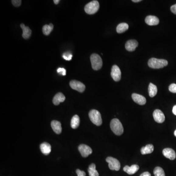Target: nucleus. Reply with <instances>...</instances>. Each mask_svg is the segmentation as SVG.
Here are the masks:
<instances>
[{
    "label": "nucleus",
    "instance_id": "obj_1",
    "mask_svg": "<svg viewBox=\"0 0 176 176\" xmlns=\"http://www.w3.org/2000/svg\"><path fill=\"white\" fill-rule=\"evenodd\" d=\"M148 65L149 67L152 69H160L167 66L168 61L164 59L152 58L149 60Z\"/></svg>",
    "mask_w": 176,
    "mask_h": 176
},
{
    "label": "nucleus",
    "instance_id": "obj_2",
    "mask_svg": "<svg viewBox=\"0 0 176 176\" xmlns=\"http://www.w3.org/2000/svg\"><path fill=\"white\" fill-rule=\"evenodd\" d=\"M110 127L115 135L120 136L123 134L124 129L121 122L117 119H114L111 121Z\"/></svg>",
    "mask_w": 176,
    "mask_h": 176
},
{
    "label": "nucleus",
    "instance_id": "obj_3",
    "mask_svg": "<svg viewBox=\"0 0 176 176\" xmlns=\"http://www.w3.org/2000/svg\"><path fill=\"white\" fill-rule=\"evenodd\" d=\"M91 67L92 69L95 71L100 70L102 67V60L98 54L96 53L92 54L91 57Z\"/></svg>",
    "mask_w": 176,
    "mask_h": 176
},
{
    "label": "nucleus",
    "instance_id": "obj_4",
    "mask_svg": "<svg viewBox=\"0 0 176 176\" xmlns=\"http://www.w3.org/2000/svg\"><path fill=\"white\" fill-rule=\"evenodd\" d=\"M90 120L96 126H100L102 123L101 114L98 110H92L89 113Z\"/></svg>",
    "mask_w": 176,
    "mask_h": 176
},
{
    "label": "nucleus",
    "instance_id": "obj_5",
    "mask_svg": "<svg viewBox=\"0 0 176 176\" xmlns=\"http://www.w3.org/2000/svg\"><path fill=\"white\" fill-rule=\"evenodd\" d=\"M99 9V4L98 1H92L85 6V11L88 14H94L98 12Z\"/></svg>",
    "mask_w": 176,
    "mask_h": 176
},
{
    "label": "nucleus",
    "instance_id": "obj_6",
    "mask_svg": "<svg viewBox=\"0 0 176 176\" xmlns=\"http://www.w3.org/2000/svg\"><path fill=\"white\" fill-rule=\"evenodd\" d=\"M106 161L109 164V167L111 170L119 171L120 169V162L117 159L111 157H107Z\"/></svg>",
    "mask_w": 176,
    "mask_h": 176
},
{
    "label": "nucleus",
    "instance_id": "obj_7",
    "mask_svg": "<svg viewBox=\"0 0 176 176\" xmlns=\"http://www.w3.org/2000/svg\"><path fill=\"white\" fill-rule=\"evenodd\" d=\"M70 85L72 89L80 92H83L86 88L83 83L77 80H71L70 82Z\"/></svg>",
    "mask_w": 176,
    "mask_h": 176
},
{
    "label": "nucleus",
    "instance_id": "obj_8",
    "mask_svg": "<svg viewBox=\"0 0 176 176\" xmlns=\"http://www.w3.org/2000/svg\"><path fill=\"white\" fill-rule=\"evenodd\" d=\"M78 150L83 157H86L89 156L92 152L91 148L85 144H80L78 147Z\"/></svg>",
    "mask_w": 176,
    "mask_h": 176
},
{
    "label": "nucleus",
    "instance_id": "obj_9",
    "mask_svg": "<svg viewBox=\"0 0 176 176\" xmlns=\"http://www.w3.org/2000/svg\"><path fill=\"white\" fill-rule=\"evenodd\" d=\"M111 75L115 81H119L121 79V71L117 65H114L112 67Z\"/></svg>",
    "mask_w": 176,
    "mask_h": 176
},
{
    "label": "nucleus",
    "instance_id": "obj_10",
    "mask_svg": "<svg viewBox=\"0 0 176 176\" xmlns=\"http://www.w3.org/2000/svg\"><path fill=\"white\" fill-rule=\"evenodd\" d=\"M153 116L154 120L157 123H162L165 120L164 115L161 110H159V109L155 110L153 112Z\"/></svg>",
    "mask_w": 176,
    "mask_h": 176
},
{
    "label": "nucleus",
    "instance_id": "obj_11",
    "mask_svg": "<svg viewBox=\"0 0 176 176\" xmlns=\"http://www.w3.org/2000/svg\"><path fill=\"white\" fill-rule=\"evenodd\" d=\"M162 154L164 156L170 160H174L176 159V155L175 151L172 149L167 148L164 149Z\"/></svg>",
    "mask_w": 176,
    "mask_h": 176
},
{
    "label": "nucleus",
    "instance_id": "obj_12",
    "mask_svg": "<svg viewBox=\"0 0 176 176\" xmlns=\"http://www.w3.org/2000/svg\"><path fill=\"white\" fill-rule=\"evenodd\" d=\"M132 98L135 102L140 105H143L146 102V99L145 97L139 94L134 93L132 95Z\"/></svg>",
    "mask_w": 176,
    "mask_h": 176
},
{
    "label": "nucleus",
    "instance_id": "obj_13",
    "mask_svg": "<svg viewBox=\"0 0 176 176\" xmlns=\"http://www.w3.org/2000/svg\"><path fill=\"white\" fill-rule=\"evenodd\" d=\"M138 45L139 44L136 40H129L125 44V48L128 51H133L136 50Z\"/></svg>",
    "mask_w": 176,
    "mask_h": 176
},
{
    "label": "nucleus",
    "instance_id": "obj_14",
    "mask_svg": "<svg viewBox=\"0 0 176 176\" xmlns=\"http://www.w3.org/2000/svg\"><path fill=\"white\" fill-rule=\"evenodd\" d=\"M145 22L149 26H156L159 24L160 20L157 17L149 15L145 19Z\"/></svg>",
    "mask_w": 176,
    "mask_h": 176
},
{
    "label": "nucleus",
    "instance_id": "obj_15",
    "mask_svg": "<svg viewBox=\"0 0 176 176\" xmlns=\"http://www.w3.org/2000/svg\"><path fill=\"white\" fill-rule=\"evenodd\" d=\"M139 169H140V167L139 165L134 164L131 166L126 165L125 167H124L123 170L129 175H133L136 173L139 170Z\"/></svg>",
    "mask_w": 176,
    "mask_h": 176
},
{
    "label": "nucleus",
    "instance_id": "obj_16",
    "mask_svg": "<svg viewBox=\"0 0 176 176\" xmlns=\"http://www.w3.org/2000/svg\"><path fill=\"white\" fill-rule=\"evenodd\" d=\"M65 95L62 92H58L55 95L53 98V103L55 105H58L60 103L64 102L65 100Z\"/></svg>",
    "mask_w": 176,
    "mask_h": 176
},
{
    "label": "nucleus",
    "instance_id": "obj_17",
    "mask_svg": "<svg viewBox=\"0 0 176 176\" xmlns=\"http://www.w3.org/2000/svg\"><path fill=\"white\" fill-rule=\"evenodd\" d=\"M51 128L54 132L57 134H60L62 132L61 124L59 121L53 120L51 121Z\"/></svg>",
    "mask_w": 176,
    "mask_h": 176
},
{
    "label": "nucleus",
    "instance_id": "obj_18",
    "mask_svg": "<svg viewBox=\"0 0 176 176\" xmlns=\"http://www.w3.org/2000/svg\"><path fill=\"white\" fill-rule=\"evenodd\" d=\"M21 28L22 29V37L24 39H28L30 37L31 34V30L29 27L26 26L24 24H21L20 25Z\"/></svg>",
    "mask_w": 176,
    "mask_h": 176
},
{
    "label": "nucleus",
    "instance_id": "obj_19",
    "mask_svg": "<svg viewBox=\"0 0 176 176\" xmlns=\"http://www.w3.org/2000/svg\"><path fill=\"white\" fill-rule=\"evenodd\" d=\"M40 149L43 154L48 155L51 152V146L48 143H43L40 145Z\"/></svg>",
    "mask_w": 176,
    "mask_h": 176
},
{
    "label": "nucleus",
    "instance_id": "obj_20",
    "mask_svg": "<svg viewBox=\"0 0 176 176\" xmlns=\"http://www.w3.org/2000/svg\"><path fill=\"white\" fill-rule=\"evenodd\" d=\"M154 146L152 144H148L144 147L141 148L140 152L141 154L146 155L152 153L154 151Z\"/></svg>",
    "mask_w": 176,
    "mask_h": 176
},
{
    "label": "nucleus",
    "instance_id": "obj_21",
    "mask_svg": "<svg viewBox=\"0 0 176 176\" xmlns=\"http://www.w3.org/2000/svg\"><path fill=\"white\" fill-rule=\"evenodd\" d=\"M148 92L149 96L153 98L156 95L157 92V89L156 85L150 83L148 87Z\"/></svg>",
    "mask_w": 176,
    "mask_h": 176
},
{
    "label": "nucleus",
    "instance_id": "obj_22",
    "mask_svg": "<svg viewBox=\"0 0 176 176\" xmlns=\"http://www.w3.org/2000/svg\"><path fill=\"white\" fill-rule=\"evenodd\" d=\"M80 124V118L78 115H74L71 119V125L72 128L76 129L78 127Z\"/></svg>",
    "mask_w": 176,
    "mask_h": 176
},
{
    "label": "nucleus",
    "instance_id": "obj_23",
    "mask_svg": "<svg viewBox=\"0 0 176 176\" xmlns=\"http://www.w3.org/2000/svg\"><path fill=\"white\" fill-rule=\"evenodd\" d=\"M128 29L129 25L127 23L122 22L117 26V28H116V31L118 33H121L127 30Z\"/></svg>",
    "mask_w": 176,
    "mask_h": 176
},
{
    "label": "nucleus",
    "instance_id": "obj_24",
    "mask_svg": "<svg viewBox=\"0 0 176 176\" xmlns=\"http://www.w3.org/2000/svg\"><path fill=\"white\" fill-rule=\"evenodd\" d=\"M95 164H91L89 166L88 168V172L90 176H99V174L98 171L95 169Z\"/></svg>",
    "mask_w": 176,
    "mask_h": 176
},
{
    "label": "nucleus",
    "instance_id": "obj_25",
    "mask_svg": "<svg viewBox=\"0 0 176 176\" xmlns=\"http://www.w3.org/2000/svg\"><path fill=\"white\" fill-rule=\"evenodd\" d=\"M154 174L155 176H165L164 171L160 167H156L154 169Z\"/></svg>",
    "mask_w": 176,
    "mask_h": 176
},
{
    "label": "nucleus",
    "instance_id": "obj_26",
    "mask_svg": "<svg viewBox=\"0 0 176 176\" xmlns=\"http://www.w3.org/2000/svg\"><path fill=\"white\" fill-rule=\"evenodd\" d=\"M53 30V29L48 25H46L43 27V33L45 35H49Z\"/></svg>",
    "mask_w": 176,
    "mask_h": 176
},
{
    "label": "nucleus",
    "instance_id": "obj_27",
    "mask_svg": "<svg viewBox=\"0 0 176 176\" xmlns=\"http://www.w3.org/2000/svg\"><path fill=\"white\" fill-rule=\"evenodd\" d=\"M63 57L64 59L67 61H70L71 60V58L73 57V55L71 53H64L63 55Z\"/></svg>",
    "mask_w": 176,
    "mask_h": 176
},
{
    "label": "nucleus",
    "instance_id": "obj_28",
    "mask_svg": "<svg viewBox=\"0 0 176 176\" xmlns=\"http://www.w3.org/2000/svg\"><path fill=\"white\" fill-rule=\"evenodd\" d=\"M169 90L172 93H176V84H171L169 87Z\"/></svg>",
    "mask_w": 176,
    "mask_h": 176
},
{
    "label": "nucleus",
    "instance_id": "obj_29",
    "mask_svg": "<svg viewBox=\"0 0 176 176\" xmlns=\"http://www.w3.org/2000/svg\"><path fill=\"white\" fill-rule=\"evenodd\" d=\"M57 71L58 74H61L63 76H65L66 74V70H65L64 68L59 67L57 70Z\"/></svg>",
    "mask_w": 176,
    "mask_h": 176
},
{
    "label": "nucleus",
    "instance_id": "obj_30",
    "mask_svg": "<svg viewBox=\"0 0 176 176\" xmlns=\"http://www.w3.org/2000/svg\"><path fill=\"white\" fill-rule=\"evenodd\" d=\"M11 2H12L13 5L16 7L20 6L21 5L22 1L21 0H12Z\"/></svg>",
    "mask_w": 176,
    "mask_h": 176
},
{
    "label": "nucleus",
    "instance_id": "obj_31",
    "mask_svg": "<svg viewBox=\"0 0 176 176\" xmlns=\"http://www.w3.org/2000/svg\"><path fill=\"white\" fill-rule=\"evenodd\" d=\"M76 174L78 175V176H86V173L85 172L83 171H81L79 169H77L76 170Z\"/></svg>",
    "mask_w": 176,
    "mask_h": 176
},
{
    "label": "nucleus",
    "instance_id": "obj_32",
    "mask_svg": "<svg viewBox=\"0 0 176 176\" xmlns=\"http://www.w3.org/2000/svg\"><path fill=\"white\" fill-rule=\"evenodd\" d=\"M170 9H171L172 12L174 14L176 15V4H175L174 5H172L171 8H170Z\"/></svg>",
    "mask_w": 176,
    "mask_h": 176
},
{
    "label": "nucleus",
    "instance_id": "obj_33",
    "mask_svg": "<svg viewBox=\"0 0 176 176\" xmlns=\"http://www.w3.org/2000/svg\"><path fill=\"white\" fill-rule=\"evenodd\" d=\"M140 176H151V174L148 172H145L141 174Z\"/></svg>",
    "mask_w": 176,
    "mask_h": 176
},
{
    "label": "nucleus",
    "instance_id": "obj_34",
    "mask_svg": "<svg viewBox=\"0 0 176 176\" xmlns=\"http://www.w3.org/2000/svg\"><path fill=\"white\" fill-rule=\"evenodd\" d=\"M173 113L176 116V105H175L173 108Z\"/></svg>",
    "mask_w": 176,
    "mask_h": 176
},
{
    "label": "nucleus",
    "instance_id": "obj_35",
    "mask_svg": "<svg viewBox=\"0 0 176 176\" xmlns=\"http://www.w3.org/2000/svg\"><path fill=\"white\" fill-rule=\"evenodd\" d=\"M53 2L54 4L57 5L60 2V1L59 0H54Z\"/></svg>",
    "mask_w": 176,
    "mask_h": 176
},
{
    "label": "nucleus",
    "instance_id": "obj_36",
    "mask_svg": "<svg viewBox=\"0 0 176 176\" xmlns=\"http://www.w3.org/2000/svg\"><path fill=\"white\" fill-rule=\"evenodd\" d=\"M141 0H133L132 2H135V3H137V2H141Z\"/></svg>",
    "mask_w": 176,
    "mask_h": 176
},
{
    "label": "nucleus",
    "instance_id": "obj_37",
    "mask_svg": "<svg viewBox=\"0 0 176 176\" xmlns=\"http://www.w3.org/2000/svg\"><path fill=\"white\" fill-rule=\"evenodd\" d=\"M174 135H175V136H176V130L174 132Z\"/></svg>",
    "mask_w": 176,
    "mask_h": 176
}]
</instances>
